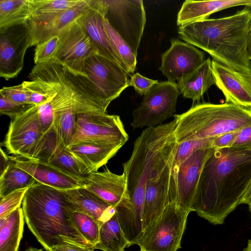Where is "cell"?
Wrapping results in <instances>:
<instances>
[{
  "label": "cell",
  "mask_w": 251,
  "mask_h": 251,
  "mask_svg": "<svg viewBox=\"0 0 251 251\" xmlns=\"http://www.w3.org/2000/svg\"><path fill=\"white\" fill-rule=\"evenodd\" d=\"M251 184V149H214L202 168L192 211L221 225L241 202Z\"/></svg>",
  "instance_id": "cell-1"
},
{
  "label": "cell",
  "mask_w": 251,
  "mask_h": 251,
  "mask_svg": "<svg viewBox=\"0 0 251 251\" xmlns=\"http://www.w3.org/2000/svg\"><path fill=\"white\" fill-rule=\"evenodd\" d=\"M251 7L234 14L179 26L180 39L206 51L213 60L239 72H251L247 46Z\"/></svg>",
  "instance_id": "cell-2"
},
{
  "label": "cell",
  "mask_w": 251,
  "mask_h": 251,
  "mask_svg": "<svg viewBox=\"0 0 251 251\" xmlns=\"http://www.w3.org/2000/svg\"><path fill=\"white\" fill-rule=\"evenodd\" d=\"M69 205L61 190L39 182L29 187L25 195L22 208L25 222L47 251L55 244L57 236L87 243L71 221L67 211Z\"/></svg>",
  "instance_id": "cell-3"
},
{
  "label": "cell",
  "mask_w": 251,
  "mask_h": 251,
  "mask_svg": "<svg viewBox=\"0 0 251 251\" xmlns=\"http://www.w3.org/2000/svg\"><path fill=\"white\" fill-rule=\"evenodd\" d=\"M174 117L178 144L215 138L251 126V109L226 102L197 103Z\"/></svg>",
  "instance_id": "cell-4"
},
{
  "label": "cell",
  "mask_w": 251,
  "mask_h": 251,
  "mask_svg": "<svg viewBox=\"0 0 251 251\" xmlns=\"http://www.w3.org/2000/svg\"><path fill=\"white\" fill-rule=\"evenodd\" d=\"M189 212L175 202L169 203L160 216L143 231L135 244L140 251H177Z\"/></svg>",
  "instance_id": "cell-5"
},
{
  "label": "cell",
  "mask_w": 251,
  "mask_h": 251,
  "mask_svg": "<svg viewBox=\"0 0 251 251\" xmlns=\"http://www.w3.org/2000/svg\"><path fill=\"white\" fill-rule=\"evenodd\" d=\"M128 140V134L118 115L83 112L76 114L75 134L70 146L94 143L122 147Z\"/></svg>",
  "instance_id": "cell-6"
},
{
  "label": "cell",
  "mask_w": 251,
  "mask_h": 251,
  "mask_svg": "<svg viewBox=\"0 0 251 251\" xmlns=\"http://www.w3.org/2000/svg\"><path fill=\"white\" fill-rule=\"evenodd\" d=\"M105 18L137 56L146 23L141 0H101Z\"/></svg>",
  "instance_id": "cell-7"
},
{
  "label": "cell",
  "mask_w": 251,
  "mask_h": 251,
  "mask_svg": "<svg viewBox=\"0 0 251 251\" xmlns=\"http://www.w3.org/2000/svg\"><path fill=\"white\" fill-rule=\"evenodd\" d=\"M180 93L176 82L160 81L144 96L140 106L132 112L133 128L154 127L174 116Z\"/></svg>",
  "instance_id": "cell-8"
},
{
  "label": "cell",
  "mask_w": 251,
  "mask_h": 251,
  "mask_svg": "<svg viewBox=\"0 0 251 251\" xmlns=\"http://www.w3.org/2000/svg\"><path fill=\"white\" fill-rule=\"evenodd\" d=\"M174 159L160 156L147 179L143 210V231L152 224L169 203Z\"/></svg>",
  "instance_id": "cell-9"
},
{
  "label": "cell",
  "mask_w": 251,
  "mask_h": 251,
  "mask_svg": "<svg viewBox=\"0 0 251 251\" xmlns=\"http://www.w3.org/2000/svg\"><path fill=\"white\" fill-rule=\"evenodd\" d=\"M83 73L86 75L108 106L129 85V75L116 62L94 53L84 62Z\"/></svg>",
  "instance_id": "cell-10"
},
{
  "label": "cell",
  "mask_w": 251,
  "mask_h": 251,
  "mask_svg": "<svg viewBox=\"0 0 251 251\" xmlns=\"http://www.w3.org/2000/svg\"><path fill=\"white\" fill-rule=\"evenodd\" d=\"M32 38L28 22L0 29V76L16 77L24 67L26 50Z\"/></svg>",
  "instance_id": "cell-11"
},
{
  "label": "cell",
  "mask_w": 251,
  "mask_h": 251,
  "mask_svg": "<svg viewBox=\"0 0 251 251\" xmlns=\"http://www.w3.org/2000/svg\"><path fill=\"white\" fill-rule=\"evenodd\" d=\"M25 158L48 163L77 176L84 177L91 173L62 143L53 127L43 134Z\"/></svg>",
  "instance_id": "cell-12"
},
{
  "label": "cell",
  "mask_w": 251,
  "mask_h": 251,
  "mask_svg": "<svg viewBox=\"0 0 251 251\" xmlns=\"http://www.w3.org/2000/svg\"><path fill=\"white\" fill-rule=\"evenodd\" d=\"M57 48L52 59L73 72L83 73L84 62L89 56L96 53L93 43L81 25L76 21L57 35Z\"/></svg>",
  "instance_id": "cell-13"
},
{
  "label": "cell",
  "mask_w": 251,
  "mask_h": 251,
  "mask_svg": "<svg viewBox=\"0 0 251 251\" xmlns=\"http://www.w3.org/2000/svg\"><path fill=\"white\" fill-rule=\"evenodd\" d=\"M43 135L37 106L31 104L11 119L3 146L9 153L26 158Z\"/></svg>",
  "instance_id": "cell-14"
},
{
  "label": "cell",
  "mask_w": 251,
  "mask_h": 251,
  "mask_svg": "<svg viewBox=\"0 0 251 251\" xmlns=\"http://www.w3.org/2000/svg\"><path fill=\"white\" fill-rule=\"evenodd\" d=\"M169 49L161 55L159 70L167 81L178 82L191 74L204 62V54L194 46L172 39Z\"/></svg>",
  "instance_id": "cell-15"
},
{
  "label": "cell",
  "mask_w": 251,
  "mask_h": 251,
  "mask_svg": "<svg viewBox=\"0 0 251 251\" xmlns=\"http://www.w3.org/2000/svg\"><path fill=\"white\" fill-rule=\"evenodd\" d=\"M215 149L198 150L192 153L180 165L176 176V204L182 209L192 212L200 176L203 166Z\"/></svg>",
  "instance_id": "cell-16"
},
{
  "label": "cell",
  "mask_w": 251,
  "mask_h": 251,
  "mask_svg": "<svg viewBox=\"0 0 251 251\" xmlns=\"http://www.w3.org/2000/svg\"><path fill=\"white\" fill-rule=\"evenodd\" d=\"M212 68L215 84L226 102L251 109V72L236 71L213 59Z\"/></svg>",
  "instance_id": "cell-17"
},
{
  "label": "cell",
  "mask_w": 251,
  "mask_h": 251,
  "mask_svg": "<svg viewBox=\"0 0 251 251\" xmlns=\"http://www.w3.org/2000/svg\"><path fill=\"white\" fill-rule=\"evenodd\" d=\"M9 157L16 166L41 184L61 190L84 187L86 184L85 177L75 176L48 163L19 156Z\"/></svg>",
  "instance_id": "cell-18"
},
{
  "label": "cell",
  "mask_w": 251,
  "mask_h": 251,
  "mask_svg": "<svg viewBox=\"0 0 251 251\" xmlns=\"http://www.w3.org/2000/svg\"><path fill=\"white\" fill-rule=\"evenodd\" d=\"M104 15L101 0H93L89 9L76 21L90 37L97 54L113 60L126 71L123 61L110 43L104 26Z\"/></svg>",
  "instance_id": "cell-19"
},
{
  "label": "cell",
  "mask_w": 251,
  "mask_h": 251,
  "mask_svg": "<svg viewBox=\"0 0 251 251\" xmlns=\"http://www.w3.org/2000/svg\"><path fill=\"white\" fill-rule=\"evenodd\" d=\"M85 178L84 187L115 208L130 199L124 173L117 175L106 169L103 172H91Z\"/></svg>",
  "instance_id": "cell-20"
},
{
  "label": "cell",
  "mask_w": 251,
  "mask_h": 251,
  "mask_svg": "<svg viewBox=\"0 0 251 251\" xmlns=\"http://www.w3.org/2000/svg\"><path fill=\"white\" fill-rule=\"evenodd\" d=\"M70 202V209L93 218L101 225L115 214V208L84 187L62 190Z\"/></svg>",
  "instance_id": "cell-21"
},
{
  "label": "cell",
  "mask_w": 251,
  "mask_h": 251,
  "mask_svg": "<svg viewBox=\"0 0 251 251\" xmlns=\"http://www.w3.org/2000/svg\"><path fill=\"white\" fill-rule=\"evenodd\" d=\"M93 0L82 1L49 20L40 23H28L32 38L31 47L57 36L64 28L76 21L91 7Z\"/></svg>",
  "instance_id": "cell-22"
},
{
  "label": "cell",
  "mask_w": 251,
  "mask_h": 251,
  "mask_svg": "<svg viewBox=\"0 0 251 251\" xmlns=\"http://www.w3.org/2000/svg\"><path fill=\"white\" fill-rule=\"evenodd\" d=\"M244 5L251 7V0H185L178 13L179 26L208 19L215 12L230 7Z\"/></svg>",
  "instance_id": "cell-23"
},
{
  "label": "cell",
  "mask_w": 251,
  "mask_h": 251,
  "mask_svg": "<svg viewBox=\"0 0 251 251\" xmlns=\"http://www.w3.org/2000/svg\"><path fill=\"white\" fill-rule=\"evenodd\" d=\"M176 83L184 98L190 99L194 102L200 101L208 89L215 84L212 60L210 58L205 59L195 71Z\"/></svg>",
  "instance_id": "cell-24"
},
{
  "label": "cell",
  "mask_w": 251,
  "mask_h": 251,
  "mask_svg": "<svg viewBox=\"0 0 251 251\" xmlns=\"http://www.w3.org/2000/svg\"><path fill=\"white\" fill-rule=\"evenodd\" d=\"M68 148L91 173L98 171L99 168L106 164L122 147L108 144L83 143Z\"/></svg>",
  "instance_id": "cell-25"
},
{
  "label": "cell",
  "mask_w": 251,
  "mask_h": 251,
  "mask_svg": "<svg viewBox=\"0 0 251 251\" xmlns=\"http://www.w3.org/2000/svg\"><path fill=\"white\" fill-rule=\"evenodd\" d=\"M25 222L21 207L0 219V251H18Z\"/></svg>",
  "instance_id": "cell-26"
},
{
  "label": "cell",
  "mask_w": 251,
  "mask_h": 251,
  "mask_svg": "<svg viewBox=\"0 0 251 251\" xmlns=\"http://www.w3.org/2000/svg\"><path fill=\"white\" fill-rule=\"evenodd\" d=\"M130 246L115 214L101 225L99 241L94 249L102 251H125Z\"/></svg>",
  "instance_id": "cell-27"
},
{
  "label": "cell",
  "mask_w": 251,
  "mask_h": 251,
  "mask_svg": "<svg viewBox=\"0 0 251 251\" xmlns=\"http://www.w3.org/2000/svg\"><path fill=\"white\" fill-rule=\"evenodd\" d=\"M82 0H27L30 18L28 23H40L71 8Z\"/></svg>",
  "instance_id": "cell-28"
},
{
  "label": "cell",
  "mask_w": 251,
  "mask_h": 251,
  "mask_svg": "<svg viewBox=\"0 0 251 251\" xmlns=\"http://www.w3.org/2000/svg\"><path fill=\"white\" fill-rule=\"evenodd\" d=\"M30 18L27 0H0V29L27 23Z\"/></svg>",
  "instance_id": "cell-29"
},
{
  "label": "cell",
  "mask_w": 251,
  "mask_h": 251,
  "mask_svg": "<svg viewBox=\"0 0 251 251\" xmlns=\"http://www.w3.org/2000/svg\"><path fill=\"white\" fill-rule=\"evenodd\" d=\"M37 182L31 175L11 160L7 170L0 176V198L16 190L29 188Z\"/></svg>",
  "instance_id": "cell-30"
},
{
  "label": "cell",
  "mask_w": 251,
  "mask_h": 251,
  "mask_svg": "<svg viewBox=\"0 0 251 251\" xmlns=\"http://www.w3.org/2000/svg\"><path fill=\"white\" fill-rule=\"evenodd\" d=\"M70 206L69 203L67 211L71 221L86 243L94 248L99 241L101 225L86 214L71 210Z\"/></svg>",
  "instance_id": "cell-31"
},
{
  "label": "cell",
  "mask_w": 251,
  "mask_h": 251,
  "mask_svg": "<svg viewBox=\"0 0 251 251\" xmlns=\"http://www.w3.org/2000/svg\"><path fill=\"white\" fill-rule=\"evenodd\" d=\"M104 23L107 36L113 50L123 61L127 73L129 74L133 73L136 67L137 56L110 25L105 17Z\"/></svg>",
  "instance_id": "cell-32"
},
{
  "label": "cell",
  "mask_w": 251,
  "mask_h": 251,
  "mask_svg": "<svg viewBox=\"0 0 251 251\" xmlns=\"http://www.w3.org/2000/svg\"><path fill=\"white\" fill-rule=\"evenodd\" d=\"M214 139V138L196 140L177 143L171 176V189L172 190H176V176L182 163L195 151L200 149L212 148Z\"/></svg>",
  "instance_id": "cell-33"
},
{
  "label": "cell",
  "mask_w": 251,
  "mask_h": 251,
  "mask_svg": "<svg viewBox=\"0 0 251 251\" xmlns=\"http://www.w3.org/2000/svg\"><path fill=\"white\" fill-rule=\"evenodd\" d=\"M28 188L16 190L0 198V219L7 217L14 210L21 207Z\"/></svg>",
  "instance_id": "cell-34"
},
{
  "label": "cell",
  "mask_w": 251,
  "mask_h": 251,
  "mask_svg": "<svg viewBox=\"0 0 251 251\" xmlns=\"http://www.w3.org/2000/svg\"><path fill=\"white\" fill-rule=\"evenodd\" d=\"M56 243L49 251H94L93 247L87 243L64 235L57 236Z\"/></svg>",
  "instance_id": "cell-35"
},
{
  "label": "cell",
  "mask_w": 251,
  "mask_h": 251,
  "mask_svg": "<svg viewBox=\"0 0 251 251\" xmlns=\"http://www.w3.org/2000/svg\"><path fill=\"white\" fill-rule=\"evenodd\" d=\"M58 40V37L55 36L36 46L34 54L35 65L52 59Z\"/></svg>",
  "instance_id": "cell-36"
},
{
  "label": "cell",
  "mask_w": 251,
  "mask_h": 251,
  "mask_svg": "<svg viewBox=\"0 0 251 251\" xmlns=\"http://www.w3.org/2000/svg\"><path fill=\"white\" fill-rule=\"evenodd\" d=\"M0 95L17 103L31 104L29 94L22 83L15 86L3 87L0 90Z\"/></svg>",
  "instance_id": "cell-37"
},
{
  "label": "cell",
  "mask_w": 251,
  "mask_h": 251,
  "mask_svg": "<svg viewBox=\"0 0 251 251\" xmlns=\"http://www.w3.org/2000/svg\"><path fill=\"white\" fill-rule=\"evenodd\" d=\"M31 104L17 103L0 95V113L9 116L11 119L21 114Z\"/></svg>",
  "instance_id": "cell-38"
},
{
  "label": "cell",
  "mask_w": 251,
  "mask_h": 251,
  "mask_svg": "<svg viewBox=\"0 0 251 251\" xmlns=\"http://www.w3.org/2000/svg\"><path fill=\"white\" fill-rule=\"evenodd\" d=\"M158 81L147 78L138 73L133 74L130 77L129 85L132 86L135 91L140 95H145L157 83Z\"/></svg>",
  "instance_id": "cell-39"
},
{
  "label": "cell",
  "mask_w": 251,
  "mask_h": 251,
  "mask_svg": "<svg viewBox=\"0 0 251 251\" xmlns=\"http://www.w3.org/2000/svg\"><path fill=\"white\" fill-rule=\"evenodd\" d=\"M240 130L223 134L214 138L212 148L221 149L231 147L235 141Z\"/></svg>",
  "instance_id": "cell-40"
},
{
  "label": "cell",
  "mask_w": 251,
  "mask_h": 251,
  "mask_svg": "<svg viewBox=\"0 0 251 251\" xmlns=\"http://www.w3.org/2000/svg\"><path fill=\"white\" fill-rule=\"evenodd\" d=\"M231 147L251 149V126L240 130Z\"/></svg>",
  "instance_id": "cell-41"
},
{
  "label": "cell",
  "mask_w": 251,
  "mask_h": 251,
  "mask_svg": "<svg viewBox=\"0 0 251 251\" xmlns=\"http://www.w3.org/2000/svg\"><path fill=\"white\" fill-rule=\"evenodd\" d=\"M0 176L2 175L8 169L9 167L11 160L9 158V156H8L2 150L1 148H0Z\"/></svg>",
  "instance_id": "cell-42"
},
{
  "label": "cell",
  "mask_w": 251,
  "mask_h": 251,
  "mask_svg": "<svg viewBox=\"0 0 251 251\" xmlns=\"http://www.w3.org/2000/svg\"><path fill=\"white\" fill-rule=\"evenodd\" d=\"M249 57L251 60V16L250 19L248 28V41L247 46Z\"/></svg>",
  "instance_id": "cell-43"
},
{
  "label": "cell",
  "mask_w": 251,
  "mask_h": 251,
  "mask_svg": "<svg viewBox=\"0 0 251 251\" xmlns=\"http://www.w3.org/2000/svg\"><path fill=\"white\" fill-rule=\"evenodd\" d=\"M251 202V184L247 190L245 195L241 201V204H247L248 205Z\"/></svg>",
  "instance_id": "cell-44"
},
{
  "label": "cell",
  "mask_w": 251,
  "mask_h": 251,
  "mask_svg": "<svg viewBox=\"0 0 251 251\" xmlns=\"http://www.w3.org/2000/svg\"><path fill=\"white\" fill-rule=\"evenodd\" d=\"M24 251H47L44 249H39L34 247H30Z\"/></svg>",
  "instance_id": "cell-45"
},
{
  "label": "cell",
  "mask_w": 251,
  "mask_h": 251,
  "mask_svg": "<svg viewBox=\"0 0 251 251\" xmlns=\"http://www.w3.org/2000/svg\"><path fill=\"white\" fill-rule=\"evenodd\" d=\"M243 251H251V240L248 241L247 246Z\"/></svg>",
  "instance_id": "cell-46"
},
{
  "label": "cell",
  "mask_w": 251,
  "mask_h": 251,
  "mask_svg": "<svg viewBox=\"0 0 251 251\" xmlns=\"http://www.w3.org/2000/svg\"><path fill=\"white\" fill-rule=\"evenodd\" d=\"M248 205H249V210L251 213V202L248 204Z\"/></svg>",
  "instance_id": "cell-47"
}]
</instances>
